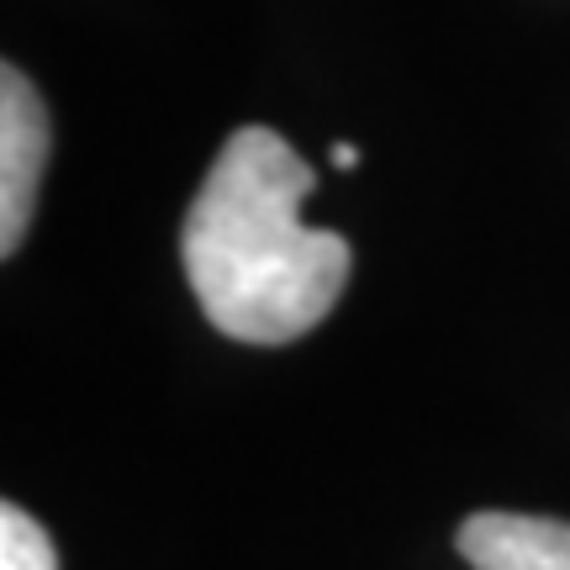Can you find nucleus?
<instances>
[{
  "mask_svg": "<svg viewBox=\"0 0 570 570\" xmlns=\"http://www.w3.org/2000/svg\"><path fill=\"white\" fill-rule=\"evenodd\" d=\"M333 164H338V169H354V164H360V148H354V142H333Z\"/></svg>",
  "mask_w": 570,
  "mask_h": 570,
  "instance_id": "obj_5",
  "label": "nucleus"
},
{
  "mask_svg": "<svg viewBox=\"0 0 570 570\" xmlns=\"http://www.w3.org/2000/svg\"><path fill=\"white\" fill-rule=\"evenodd\" d=\"M0 570H59V550L32 512L17 502L0 508Z\"/></svg>",
  "mask_w": 570,
  "mask_h": 570,
  "instance_id": "obj_4",
  "label": "nucleus"
},
{
  "mask_svg": "<svg viewBox=\"0 0 570 570\" xmlns=\"http://www.w3.org/2000/svg\"><path fill=\"white\" fill-rule=\"evenodd\" d=\"M48 148H53L48 106L17 63H6L0 69V254L6 259L27 238L42 169H48Z\"/></svg>",
  "mask_w": 570,
  "mask_h": 570,
  "instance_id": "obj_2",
  "label": "nucleus"
},
{
  "mask_svg": "<svg viewBox=\"0 0 570 570\" xmlns=\"http://www.w3.org/2000/svg\"><path fill=\"white\" fill-rule=\"evenodd\" d=\"M454 550L475 570H570V523L539 512H470Z\"/></svg>",
  "mask_w": 570,
  "mask_h": 570,
  "instance_id": "obj_3",
  "label": "nucleus"
},
{
  "mask_svg": "<svg viewBox=\"0 0 570 570\" xmlns=\"http://www.w3.org/2000/svg\"><path fill=\"white\" fill-rule=\"evenodd\" d=\"M312 185L317 169L275 127H238L223 142L180 227L185 281L217 333L291 344L338 306L354 254L302 223Z\"/></svg>",
  "mask_w": 570,
  "mask_h": 570,
  "instance_id": "obj_1",
  "label": "nucleus"
}]
</instances>
